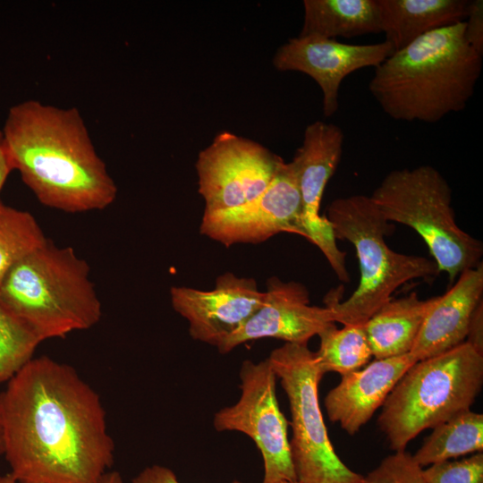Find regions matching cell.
<instances>
[{"label": "cell", "mask_w": 483, "mask_h": 483, "mask_svg": "<svg viewBox=\"0 0 483 483\" xmlns=\"http://www.w3.org/2000/svg\"><path fill=\"white\" fill-rule=\"evenodd\" d=\"M3 453L17 483H100L114 463L97 393L70 365L31 358L0 393Z\"/></svg>", "instance_id": "obj_1"}, {"label": "cell", "mask_w": 483, "mask_h": 483, "mask_svg": "<svg viewBox=\"0 0 483 483\" xmlns=\"http://www.w3.org/2000/svg\"><path fill=\"white\" fill-rule=\"evenodd\" d=\"M1 132L12 169L44 206L80 213L116 199L117 187L77 108L22 101L9 109Z\"/></svg>", "instance_id": "obj_2"}, {"label": "cell", "mask_w": 483, "mask_h": 483, "mask_svg": "<svg viewBox=\"0 0 483 483\" xmlns=\"http://www.w3.org/2000/svg\"><path fill=\"white\" fill-rule=\"evenodd\" d=\"M464 21L431 31L375 68L369 90L392 119L433 123L463 110L482 56L467 42Z\"/></svg>", "instance_id": "obj_3"}, {"label": "cell", "mask_w": 483, "mask_h": 483, "mask_svg": "<svg viewBox=\"0 0 483 483\" xmlns=\"http://www.w3.org/2000/svg\"><path fill=\"white\" fill-rule=\"evenodd\" d=\"M0 303L40 342L89 329L102 316L88 263L48 241L4 275Z\"/></svg>", "instance_id": "obj_4"}, {"label": "cell", "mask_w": 483, "mask_h": 483, "mask_svg": "<svg viewBox=\"0 0 483 483\" xmlns=\"http://www.w3.org/2000/svg\"><path fill=\"white\" fill-rule=\"evenodd\" d=\"M325 216L335 238L353 245L360 271L359 285L348 299L342 302L338 289L325 297V306L332 310L335 322L363 326L402 284L439 273L433 259L399 253L386 244L385 235L390 233L391 223L369 196L335 199Z\"/></svg>", "instance_id": "obj_5"}, {"label": "cell", "mask_w": 483, "mask_h": 483, "mask_svg": "<svg viewBox=\"0 0 483 483\" xmlns=\"http://www.w3.org/2000/svg\"><path fill=\"white\" fill-rule=\"evenodd\" d=\"M483 385V354L464 342L413 364L396 383L377 418L394 452L420 432L470 410Z\"/></svg>", "instance_id": "obj_6"}, {"label": "cell", "mask_w": 483, "mask_h": 483, "mask_svg": "<svg viewBox=\"0 0 483 483\" xmlns=\"http://www.w3.org/2000/svg\"><path fill=\"white\" fill-rule=\"evenodd\" d=\"M369 198L387 222L407 225L420 235L438 272H445L451 284L481 263L482 242L456 223L452 189L435 167L394 169Z\"/></svg>", "instance_id": "obj_7"}, {"label": "cell", "mask_w": 483, "mask_h": 483, "mask_svg": "<svg viewBox=\"0 0 483 483\" xmlns=\"http://www.w3.org/2000/svg\"><path fill=\"white\" fill-rule=\"evenodd\" d=\"M290 406L291 457L300 483H362L335 453L318 402L324 373L308 344L284 343L267 358Z\"/></svg>", "instance_id": "obj_8"}, {"label": "cell", "mask_w": 483, "mask_h": 483, "mask_svg": "<svg viewBox=\"0 0 483 483\" xmlns=\"http://www.w3.org/2000/svg\"><path fill=\"white\" fill-rule=\"evenodd\" d=\"M241 396L218 411L213 419L217 431H238L250 436L264 464L262 483L297 480L291 457L288 421L275 394L276 375L268 360H244L240 369Z\"/></svg>", "instance_id": "obj_9"}, {"label": "cell", "mask_w": 483, "mask_h": 483, "mask_svg": "<svg viewBox=\"0 0 483 483\" xmlns=\"http://www.w3.org/2000/svg\"><path fill=\"white\" fill-rule=\"evenodd\" d=\"M284 161L264 146L229 131L218 133L196 161L204 212L242 206L269 186Z\"/></svg>", "instance_id": "obj_10"}, {"label": "cell", "mask_w": 483, "mask_h": 483, "mask_svg": "<svg viewBox=\"0 0 483 483\" xmlns=\"http://www.w3.org/2000/svg\"><path fill=\"white\" fill-rule=\"evenodd\" d=\"M301 199L292 162H284L266 191L236 208L204 212L199 233L225 247L257 244L280 233L308 239L301 218Z\"/></svg>", "instance_id": "obj_11"}, {"label": "cell", "mask_w": 483, "mask_h": 483, "mask_svg": "<svg viewBox=\"0 0 483 483\" xmlns=\"http://www.w3.org/2000/svg\"><path fill=\"white\" fill-rule=\"evenodd\" d=\"M343 141L344 135L339 126L316 121L306 127L302 145L291 162L301 193L307 240L322 251L338 279L348 283L346 253L338 249L329 222L319 214L325 188L340 163Z\"/></svg>", "instance_id": "obj_12"}, {"label": "cell", "mask_w": 483, "mask_h": 483, "mask_svg": "<svg viewBox=\"0 0 483 483\" xmlns=\"http://www.w3.org/2000/svg\"><path fill=\"white\" fill-rule=\"evenodd\" d=\"M394 53L386 40L367 45H354L310 35L290 38L273 58L278 71H295L311 77L319 86L323 114L329 117L339 107V89L350 73L379 65Z\"/></svg>", "instance_id": "obj_13"}, {"label": "cell", "mask_w": 483, "mask_h": 483, "mask_svg": "<svg viewBox=\"0 0 483 483\" xmlns=\"http://www.w3.org/2000/svg\"><path fill=\"white\" fill-rule=\"evenodd\" d=\"M170 297L174 309L188 321L191 337L217 347L261 307L265 292L253 278L228 272L212 290L173 286Z\"/></svg>", "instance_id": "obj_14"}, {"label": "cell", "mask_w": 483, "mask_h": 483, "mask_svg": "<svg viewBox=\"0 0 483 483\" xmlns=\"http://www.w3.org/2000/svg\"><path fill=\"white\" fill-rule=\"evenodd\" d=\"M335 323L329 308L310 305L304 284L272 276L267 281L261 307L216 348L227 353L242 343L267 337L308 344L311 337Z\"/></svg>", "instance_id": "obj_15"}, {"label": "cell", "mask_w": 483, "mask_h": 483, "mask_svg": "<svg viewBox=\"0 0 483 483\" xmlns=\"http://www.w3.org/2000/svg\"><path fill=\"white\" fill-rule=\"evenodd\" d=\"M418 360L411 353L375 360L342 376L325 397L329 419L349 435L356 434L382 407L402 375Z\"/></svg>", "instance_id": "obj_16"}, {"label": "cell", "mask_w": 483, "mask_h": 483, "mask_svg": "<svg viewBox=\"0 0 483 483\" xmlns=\"http://www.w3.org/2000/svg\"><path fill=\"white\" fill-rule=\"evenodd\" d=\"M483 294V265L462 272L428 311L411 353L419 361L466 341L472 314Z\"/></svg>", "instance_id": "obj_17"}, {"label": "cell", "mask_w": 483, "mask_h": 483, "mask_svg": "<svg viewBox=\"0 0 483 483\" xmlns=\"http://www.w3.org/2000/svg\"><path fill=\"white\" fill-rule=\"evenodd\" d=\"M468 0H377L381 33L399 51L419 38L465 21Z\"/></svg>", "instance_id": "obj_18"}, {"label": "cell", "mask_w": 483, "mask_h": 483, "mask_svg": "<svg viewBox=\"0 0 483 483\" xmlns=\"http://www.w3.org/2000/svg\"><path fill=\"white\" fill-rule=\"evenodd\" d=\"M435 300L436 297L421 300L412 292L385 303L363 325L375 360L411 353Z\"/></svg>", "instance_id": "obj_19"}, {"label": "cell", "mask_w": 483, "mask_h": 483, "mask_svg": "<svg viewBox=\"0 0 483 483\" xmlns=\"http://www.w3.org/2000/svg\"><path fill=\"white\" fill-rule=\"evenodd\" d=\"M303 36L345 38L381 33L377 0H304Z\"/></svg>", "instance_id": "obj_20"}, {"label": "cell", "mask_w": 483, "mask_h": 483, "mask_svg": "<svg viewBox=\"0 0 483 483\" xmlns=\"http://www.w3.org/2000/svg\"><path fill=\"white\" fill-rule=\"evenodd\" d=\"M482 450L483 415L470 409L434 427L412 458L425 467Z\"/></svg>", "instance_id": "obj_21"}, {"label": "cell", "mask_w": 483, "mask_h": 483, "mask_svg": "<svg viewBox=\"0 0 483 483\" xmlns=\"http://www.w3.org/2000/svg\"><path fill=\"white\" fill-rule=\"evenodd\" d=\"M318 336L319 347L315 355L324 375L335 372L342 377L362 369L373 357L363 326L338 329L332 324Z\"/></svg>", "instance_id": "obj_22"}, {"label": "cell", "mask_w": 483, "mask_h": 483, "mask_svg": "<svg viewBox=\"0 0 483 483\" xmlns=\"http://www.w3.org/2000/svg\"><path fill=\"white\" fill-rule=\"evenodd\" d=\"M47 242L30 213L0 202V281L14 264Z\"/></svg>", "instance_id": "obj_23"}, {"label": "cell", "mask_w": 483, "mask_h": 483, "mask_svg": "<svg viewBox=\"0 0 483 483\" xmlns=\"http://www.w3.org/2000/svg\"><path fill=\"white\" fill-rule=\"evenodd\" d=\"M41 342L0 303V384L26 364Z\"/></svg>", "instance_id": "obj_24"}, {"label": "cell", "mask_w": 483, "mask_h": 483, "mask_svg": "<svg viewBox=\"0 0 483 483\" xmlns=\"http://www.w3.org/2000/svg\"><path fill=\"white\" fill-rule=\"evenodd\" d=\"M423 475L428 483H483V453L433 463Z\"/></svg>", "instance_id": "obj_25"}, {"label": "cell", "mask_w": 483, "mask_h": 483, "mask_svg": "<svg viewBox=\"0 0 483 483\" xmlns=\"http://www.w3.org/2000/svg\"><path fill=\"white\" fill-rule=\"evenodd\" d=\"M362 483H428L420 467L405 451L394 452L363 479Z\"/></svg>", "instance_id": "obj_26"}, {"label": "cell", "mask_w": 483, "mask_h": 483, "mask_svg": "<svg viewBox=\"0 0 483 483\" xmlns=\"http://www.w3.org/2000/svg\"><path fill=\"white\" fill-rule=\"evenodd\" d=\"M464 35L469 45L483 55V1L469 3L468 14L464 21Z\"/></svg>", "instance_id": "obj_27"}, {"label": "cell", "mask_w": 483, "mask_h": 483, "mask_svg": "<svg viewBox=\"0 0 483 483\" xmlns=\"http://www.w3.org/2000/svg\"><path fill=\"white\" fill-rule=\"evenodd\" d=\"M131 483H181L174 472L167 467L153 464L143 469ZM232 483H242L234 480Z\"/></svg>", "instance_id": "obj_28"}, {"label": "cell", "mask_w": 483, "mask_h": 483, "mask_svg": "<svg viewBox=\"0 0 483 483\" xmlns=\"http://www.w3.org/2000/svg\"><path fill=\"white\" fill-rule=\"evenodd\" d=\"M477 352L483 354V304L480 302L474 310L468 330L466 341Z\"/></svg>", "instance_id": "obj_29"}, {"label": "cell", "mask_w": 483, "mask_h": 483, "mask_svg": "<svg viewBox=\"0 0 483 483\" xmlns=\"http://www.w3.org/2000/svg\"><path fill=\"white\" fill-rule=\"evenodd\" d=\"M13 171L10 165L2 137V132L0 130V191L9 175Z\"/></svg>", "instance_id": "obj_30"}, {"label": "cell", "mask_w": 483, "mask_h": 483, "mask_svg": "<svg viewBox=\"0 0 483 483\" xmlns=\"http://www.w3.org/2000/svg\"><path fill=\"white\" fill-rule=\"evenodd\" d=\"M100 483H123L121 474L118 471L112 470L105 474Z\"/></svg>", "instance_id": "obj_31"}, {"label": "cell", "mask_w": 483, "mask_h": 483, "mask_svg": "<svg viewBox=\"0 0 483 483\" xmlns=\"http://www.w3.org/2000/svg\"><path fill=\"white\" fill-rule=\"evenodd\" d=\"M0 483H17L13 477L9 473L6 475H0Z\"/></svg>", "instance_id": "obj_32"}, {"label": "cell", "mask_w": 483, "mask_h": 483, "mask_svg": "<svg viewBox=\"0 0 483 483\" xmlns=\"http://www.w3.org/2000/svg\"><path fill=\"white\" fill-rule=\"evenodd\" d=\"M3 453V440H2V430H1V425H0V454Z\"/></svg>", "instance_id": "obj_33"}, {"label": "cell", "mask_w": 483, "mask_h": 483, "mask_svg": "<svg viewBox=\"0 0 483 483\" xmlns=\"http://www.w3.org/2000/svg\"><path fill=\"white\" fill-rule=\"evenodd\" d=\"M277 483H300L299 481L295 480V481H288V480H283V481H279Z\"/></svg>", "instance_id": "obj_34"}]
</instances>
